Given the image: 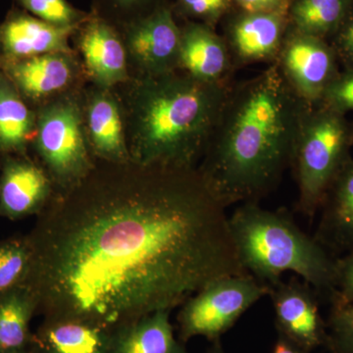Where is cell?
<instances>
[{"mask_svg":"<svg viewBox=\"0 0 353 353\" xmlns=\"http://www.w3.org/2000/svg\"><path fill=\"white\" fill-rule=\"evenodd\" d=\"M37 218L25 285L43 318L114 329L248 274L197 169L97 161Z\"/></svg>","mask_w":353,"mask_h":353,"instance_id":"obj_1","label":"cell"},{"mask_svg":"<svg viewBox=\"0 0 353 353\" xmlns=\"http://www.w3.org/2000/svg\"><path fill=\"white\" fill-rule=\"evenodd\" d=\"M308 106L276 64L232 83L196 168L225 208L259 203L278 187Z\"/></svg>","mask_w":353,"mask_h":353,"instance_id":"obj_2","label":"cell"},{"mask_svg":"<svg viewBox=\"0 0 353 353\" xmlns=\"http://www.w3.org/2000/svg\"><path fill=\"white\" fill-rule=\"evenodd\" d=\"M230 87L176 71L136 77L116 88L124 108L131 161L196 169Z\"/></svg>","mask_w":353,"mask_h":353,"instance_id":"obj_3","label":"cell"},{"mask_svg":"<svg viewBox=\"0 0 353 353\" xmlns=\"http://www.w3.org/2000/svg\"><path fill=\"white\" fill-rule=\"evenodd\" d=\"M229 228L241 265L259 282L272 287L292 272L331 299L336 259L314 236L304 233L287 209L269 210L259 202H245L229 216Z\"/></svg>","mask_w":353,"mask_h":353,"instance_id":"obj_4","label":"cell"},{"mask_svg":"<svg viewBox=\"0 0 353 353\" xmlns=\"http://www.w3.org/2000/svg\"><path fill=\"white\" fill-rule=\"evenodd\" d=\"M352 123L347 115L316 104L304 113L292 167L299 190L297 210L312 219L327 190L352 157Z\"/></svg>","mask_w":353,"mask_h":353,"instance_id":"obj_5","label":"cell"},{"mask_svg":"<svg viewBox=\"0 0 353 353\" xmlns=\"http://www.w3.org/2000/svg\"><path fill=\"white\" fill-rule=\"evenodd\" d=\"M83 90L36 108V132L30 148L57 194L82 183L97 165L83 126Z\"/></svg>","mask_w":353,"mask_h":353,"instance_id":"obj_6","label":"cell"},{"mask_svg":"<svg viewBox=\"0 0 353 353\" xmlns=\"http://www.w3.org/2000/svg\"><path fill=\"white\" fill-rule=\"evenodd\" d=\"M269 292L270 287L250 274L226 276L209 283L181 305L176 316L179 340L187 343L194 336H204L211 343L220 341Z\"/></svg>","mask_w":353,"mask_h":353,"instance_id":"obj_7","label":"cell"},{"mask_svg":"<svg viewBox=\"0 0 353 353\" xmlns=\"http://www.w3.org/2000/svg\"><path fill=\"white\" fill-rule=\"evenodd\" d=\"M274 64L294 94L308 105L321 102L341 72L328 41L296 31L290 26Z\"/></svg>","mask_w":353,"mask_h":353,"instance_id":"obj_8","label":"cell"},{"mask_svg":"<svg viewBox=\"0 0 353 353\" xmlns=\"http://www.w3.org/2000/svg\"><path fill=\"white\" fill-rule=\"evenodd\" d=\"M131 78L179 71L180 24L167 4L119 30Z\"/></svg>","mask_w":353,"mask_h":353,"instance_id":"obj_9","label":"cell"},{"mask_svg":"<svg viewBox=\"0 0 353 353\" xmlns=\"http://www.w3.org/2000/svg\"><path fill=\"white\" fill-rule=\"evenodd\" d=\"M0 70L36 109L88 85L75 52H55L20 60L0 58Z\"/></svg>","mask_w":353,"mask_h":353,"instance_id":"obj_10","label":"cell"},{"mask_svg":"<svg viewBox=\"0 0 353 353\" xmlns=\"http://www.w3.org/2000/svg\"><path fill=\"white\" fill-rule=\"evenodd\" d=\"M222 34L236 70L257 63L274 64L288 29L284 12H250L234 7L221 22Z\"/></svg>","mask_w":353,"mask_h":353,"instance_id":"obj_11","label":"cell"},{"mask_svg":"<svg viewBox=\"0 0 353 353\" xmlns=\"http://www.w3.org/2000/svg\"><path fill=\"white\" fill-rule=\"evenodd\" d=\"M71 44L88 83L116 88L131 79L119 30L90 11L87 19L77 27Z\"/></svg>","mask_w":353,"mask_h":353,"instance_id":"obj_12","label":"cell"},{"mask_svg":"<svg viewBox=\"0 0 353 353\" xmlns=\"http://www.w3.org/2000/svg\"><path fill=\"white\" fill-rule=\"evenodd\" d=\"M269 296L279 336L310 352L326 347L327 323L320 313L319 294L310 285L297 277L282 280L270 287Z\"/></svg>","mask_w":353,"mask_h":353,"instance_id":"obj_13","label":"cell"},{"mask_svg":"<svg viewBox=\"0 0 353 353\" xmlns=\"http://www.w3.org/2000/svg\"><path fill=\"white\" fill-rule=\"evenodd\" d=\"M82 102L83 126L95 160L116 164L132 162L124 108L116 88L88 83Z\"/></svg>","mask_w":353,"mask_h":353,"instance_id":"obj_14","label":"cell"},{"mask_svg":"<svg viewBox=\"0 0 353 353\" xmlns=\"http://www.w3.org/2000/svg\"><path fill=\"white\" fill-rule=\"evenodd\" d=\"M0 174V218L39 216L55 194L50 176L29 155L3 157Z\"/></svg>","mask_w":353,"mask_h":353,"instance_id":"obj_15","label":"cell"},{"mask_svg":"<svg viewBox=\"0 0 353 353\" xmlns=\"http://www.w3.org/2000/svg\"><path fill=\"white\" fill-rule=\"evenodd\" d=\"M179 71L196 80L230 87L236 69L224 39L214 28L196 22H180Z\"/></svg>","mask_w":353,"mask_h":353,"instance_id":"obj_16","label":"cell"},{"mask_svg":"<svg viewBox=\"0 0 353 353\" xmlns=\"http://www.w3.org/2000/svg\"><path fill=\"white\" fill-rule=\"evenodd\" d=\"M76 28L60 27L14 7L0 25V58L27 59L55 52H75L71 38Z\"/></svg>","mask_w":353,"mask_h":353,"instance_id":"obj_17","label":"cell"},{"mask_svg":"<svg viewBox=\"0 0 353 353\" xmlns=\"http://www.w3.org/2000/svg\"><path fill=\"white\" fill-rule=\"evenodd\" d=\"M314 238L332 255L353 250V158L339 172L325 194Z\"/></svg>","mask_w":353,"mask_h":353,"instance_id":"obj_18","label":"cell"},{"mask_svg":"<svg viewBox=\"0 0 353 353\" xmlns=\"http://www.w3.org/2000/svg\"><path fill=\"white\" fill-rule=\"evenodd\" d=\"M112 329L81 320L44 318L32 334L37 353H110Z\"/></svg>","mask_w":353,"mask_h":353,"instance_id":"obj_19","label":"cell"},{"mask_svg":"<svg viewBox=\"0 0 353 353\" xmlns=\"http://www.w3.org/2000/svg\"><path fill=\"white\" fill-rule=\"evenodd\" d=\"M170 310H159L112 329L110 353H189L176 339Z\"/></svg>","mask_w":353,"mask_h":353,"instance_id":"obj_20","label":"cell"},{"mask_svg":"<svg viewBox=\"0 0 353 353\" xmlns=\"http://www.w3.org/2000/svg\"><path fill=\"white\" fill-rule=\"evenodd\" d=\"M36 132V109L0 70V154L29 155Z\"/></svg>","mask_w":353,"mask_h":353,"instance_id":"obj_21","label":"cell"},{"mask_svg":"<svg viewBox=\"0 0 353 353\" xmlns=\"http://www.w3.org/2000/svg\"><path fill=\"white\" fill-rule=\"evenodd\" d=\"M38 303L29 287L19 285L0 294V353H16L31 347V321Z\"/></svg>","mask_w":353,"mask_h":353,"instance_id":"obj_22","label":"cell"},{"mask_svg":"<svg viewBox=\"0 0 353 353\" xmlns=\"http://www.w3.org/2000/svg\"><path fill=\"white\" fill-rule=\"evenodd\" d=\"M352 4L353 0H290L289 26L296 31L329 41Z\"/></svg>","mask_w":353,"mask_h":353,"instance_id":"obj_23","label":"cell"},{"mask_svg":"<svg viewBox=\"0 0 353 353\" xmlns=\"http://www.w3.org/2000/svg\"><path fill=\"white\" fill-rule=\"evenodd\" d=\"M32 255L27 236L0 241V294L26 284L31 270Z\"/></svg>","mask_w":353,"mask_h":353,"instance_id":"obj_24","label":"cell"},{"mask_svg":"<svg viewBox=\"0 0 353 353\" xmlns=\"http://www.w3.org/2000/svg\"><path fill=\"white\" fill-rule=\"evenodd\" d=\"M169 3L171 0H90V12L120 30Z\"/></svg>","mask_w":353,"mask_h":353,"instance_id":"obj_25","label":"cell"},{"mask_svg":"<svg viewBox=\"0 0 353 353\" xmlns=\"http://www.w3.org/2000/svg\"><path fill=\"white\" fill-rule=\"evenodd\" d=\"M178 22H196L217 29L234 9V0H171Z\"/></svg>","mask_w":353,"mask_h":353,"instance_id":"obj_26","label":"cell"},{"mask_svg":"<svg viewBox=\"0 0 353 353\" xmlns=\"http://www.w3.org/2000/svg\"><path fill=\"white\" fill-rule=\"evenodd\" d=\"M21 8L39 19L60 27L76 28L90 15V11L76 8L68 0H17Z\"/></svg>","mask_w":353,"mask_h":353,"instance_id":"obj_27","label":"cell"},{"mask_svg":"<svg viewBox=\"0 0 353 353\" xmlns=\"http://www.w3.org/2000/svg\"><path fill=\"white\" fill-rule=\"evenodd\" d=\"M326 323L330 352L353 353V303L332 306Z\"/></svg>","mask_w":353,"mask_h":353,"instance_id":"obj_28","label":"cell"},{"mask_svg":"<svg viewBox=\"0 0 353 353\" xmlns=\"http://www.w3.org/2000/svg\"><path fill=\"white\" fill-rule=\"evenodd\" d=\"M319 104L347 115L353 112V70L343 71L331 83Z\"/></svg>","mask_w":353,"mask_h":353,"instance_id":"obj_29","label":"cell"},{"mask_svg":"<svg viewBox=\"0 0 353 353\" xmlns=\"http://www.w3.org/2000/svg\"><path fill=\"white\" fill-rule=\"evenodd\" d=\"M332 306L353 303V250L336 260L334 294Z\"/></svg>","mask_w":353,"mask_h":353,"instance_id":"obj_30","label":"cell"},{"mask_svg":"<svg viewBox=\"0 0 353 353\" xmlns=\"http://www.w3.org/2000/svg\"><path fill=\"white\" fill-rule=\"evenodd\" d=\"M343 71L353 70V4L345 20L330 39Z\"/></svg>","mask_w":353,"mask_h":353,"instance_id":"obj_31","label":"cell"},{"mask_svg":"<svg viewBox=\"0 0 353 353\" xmlns=\"http://www.w3.org/2000/svg\"><path fill=\"white\" fill-rule=\"evenodd\" d=\"M234 6L250 12L288 13L290 0H234Z\"/></svg>","mask_w":353,"mask_h":353,"instance_id":"obj_32","label":"cell"},{"mask_svg":"<svg viewBox=\"0 0 353 353\" xmlns=\"http://www.w3.org/2000/svg\"><path fill=\"white\" fill-rule=\"evenodd\" d=\"M272 353H312L303 350V348L297 347L294 343L287 340L284 336H279L274 345L273 352Z\"/></svg>","mask_w":353,"mask_h":353,"instance_id":"obj_33","label":"cell"},{"mask_svg":"<svg viewBox=\"0 0 353 353\" xmlns=\"http://www.w3.org/2000/svg\"><path fill=\"white\" fill-rule=\"evenodd\" d=\"M205 353H225L220 341H213L211 347L206 350Z\"/></svg>","mask_w":353,"mask_h":353,"instance_id":"obj_34","label":"cell"},{"mask_svg":"<svg viewBox=\"0 0 353 353\" xmlns=\"http://www.w3.org/2000/svg\"><path fill=\"white\" fill-rule=\"evenodd\" d=\"M16 353H37L36 350L32 348V345L31 347L27 348V350H22V352H16Z\"/></svg>","mask_w":353,"mask_h":353,"instance_id":"obj_35","label":"cell"},{"mask_svg":"<svg viewBox=\"0 0 353 353\" xmlns=\"http://www.w3.org/2000/svg\"><path fill=\"white\" fill-rule=\"evenodd\" d=\"M352 143L353 146V123H352Z\"/></svg>","mask_w":353,"mask_h":353,"instance_id":"obj_36","label":"cell"},{"mask_svg":"<svg viewBox=\"0 0 353 353\" xmlns=\"http://www.w3.org/2000/svg\"><path fill=\"white\" fill-rule=\"evenodd\" d=\"M0 52H1V46H0Z\"/></svg>","mask_w":353,"mask_h":353,"instance_id":"obj_37","label":"cell"}]
</instances>
